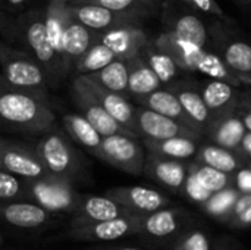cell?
Here are the masks:
<instances>
[{
    "instance_id": "cell-1",
    "label": "cell",
    "mask_w": 251,
    "mask_h": 250,
    "mask_svg": "<svg viewBox=\"0 0 251 250\" xmlns=\"http://www.w3.org/2000/svg\"><path fill=\"white\" fill-rule=\"evenodd\" d=\"M56 115L49 97L18 88L0 78V130L41 136L54 125Z\"/></svg>"
},
{
    "instance_id": "cell-2",
    "label": "cell",
    "mask_w": 251,
    "mask_h": 250,
    "mask_svg": "<svg viewBox=\"0 0 251 250\" xmlns=\"http://www.w3.org/2000/svg\"><path fill=\"white\" fill-rule=\"evenodd\" d=\"M153 41L159 49L172 56L181 71L200 72L209 78L224 80L237 87L243 85L241 81L222 62V59L206 47H200L188 40L179 38L169 31L162 32Z\"/></svg>"
},
{
    "instance_id": "cell-3",
    "label": "cell",
    "mask_w": 251,
    "mask_h": 250,
    "mask_svg": "<svg viewBox=\"0 0 251 250\" xmlns=\"http://www.w3.org/2000/svg\"><path fill=\"white\" fill-rule=\"evenodd\" d=\"M15 27L16 38L24 41L25 47L28 49V53L44 69L49 84L56 87L65 75L47 38L44 24V7L31 9L26 13H22L15 22Z\"/></svg>"
},
{
    "instance_id": "cell-4",
    "label": "cell",
    "mask_w": 251,
    "mask_h": 250,
    "mask_svg": "<svg viewBox=\"0 0 251 250\" xmlns=\"http://www.w3.org/2000/svg\"><path fill=\"white\" fill-rule=\"evenodd\" d=\"M34 152L40 158L46 171L51 175L66 178L75 184L84 172L85 165L82 156L68 137L53 127L41 134L34 146Z\"/></svg>"
},
{
    "instance_id": "cell-5",
    "label": "cell",
    "mask_w": 251,
    "mask_h": 250,
    "mask_svg": "<svg viewBox=\"0 0 251 250\" xmlns=\"http://www.w3.org/2000/svg\"><path fill=\"white\" fill-rule=\"evenodd\" d=\"M25 200L32 202L44 211L56 214H74L79 205L81 193L74 187V183L47 174L40 178L22 180Z\"/></svg>"
},
{
    "instance_id": "cell-6",
    "label": "cell",
    "mask_w": 251,
    "mask_h": 250,
    "mask_svg": "<svg viewBox=\"0 0 251 250\" xmlns=\"http://www.w3.org/2000/svg\"><path fill=\"white\" fill-rule=\"evenodd\" d=\"M0 66L4 81L10 85L49 97V80L41 65L25 50L0 43Z\"/></svg>"
},
{
    "instance_id": "cell-7",
    "label": "cell",
    "mask_w": 251,
    "mask_h": 250,
    "mask_svg": "<svg viewBox=\"0 0 251 250\" xmlns=\"http://www.w3.org/2000/svg\"><path fill=\"white\" fill-rule=\"evenodd\" d=\"M216 55L228 69L241 81L243 85L251 84V47L240 35L234 34L226 25L216 21L209 28Z\"/></svg>"
},
{
    "instance_id": "cell-8",
    "label": "cell",
    "mask_w": 251,
    "mask_h": 250,
    "mask_svg": "<svg viewBox=\"0 0 251 250\" xmlns=\"http://www.w3.org/2000/svg\"><path fill=\"white\" fill-rule=\"evenodd\" d=\"M97 158L124 172L141 175L146 161V150L135 137L113 134L101 139Z\"/></svg>"
},
{
    "instance_id": "cell-9",
    "label": "cell",
    "mask_w": 251,
    "mask_h": 250,
    "mask_svg": "<svg viewBox=\"0 0 251 250\" xmlns=\"http://www.w3.org/2000/svg\"><path fill=\"white\" fill-rule=\"evenodd\" d=\"M71 13L85 27L96 31H106L118 27H143L146 13L134 10H112L97 4L68 3Z\"/></svg>"
},
{
    "instance_id": "cell-10",
    "label": "cell",
    "mask_w": 251,
    "mask_h": 250,
    "mask_svg": "<svg viewBox=\"0 0 251 250\" xmlns=\"http://www.w3.org/2000/svg\"><path fill=\"white\" fill-rule=\"evenodd\" d=\"M72 96H74L76 106L81 111V115L99 131L101 137L113 136V134H124V136L134 137L128 130H125L121 124H118L106 112V109L100 105V102L94 97V94L85 85L81 75H75L72 81Z\"/></svg>"
},
{
    "instance_id": "cell-11",
    "label": "cell",
    "mask_w": 251,
    "mask_h": 250,
    "mask_svg": "<svg viewBox=\"0 0 251 250\" xmlns=\"http://www.w3.org/2000/svg\"><path fill=\"white\" fill-rule=\"evenodd\" d=\"M138 231L140 215L132 214L109 221H100L71 228L68 237L75 242H115L128 236L138 234Z\"/></svg>"
},
{
    "instance_id": "cell-12",
    "label": "cell",
    "mask_w": 251,
    "mask_h": 250,
    "mask_svg": "<svg viewBox=\"0 0 251 250\" xmlns=\"http://www.w3.org/2000/svg\"><path fill=\"white\" fill-rule=\"evenodd\" d=\"M190 222V215L179 208H162L150 214L140 215L138 234L156 240L172 242Z\"/></svg>"
},
{
    "instance_id": "cell-13",
    "label": "cell",
    "mask_w": 251,
    "mask_h": 250,
    "mask_svg": "<svg viewBox=\"0 0 251 250\" xmlns=\"http://www.w3.org/2000/svg\"><path fill=\"white\" fill-rule=\"evenodd\" d=\"M135 124H137L138 137H143V139L160 140V139H168V137L184 136V137L201 140V137L204 136L200 131L182 122L171 119L165 115H160L143 106L135 108Z\"/></svg>"
},
{
    "instance_id": "cell-14",
    "label": "cell",
    "mask_w": 251,
    "mask_h": 250,
    "mask_svg": "<svg viewBox=\"0 0 251 250\" xmlns=\"http://www.w3.org/2000/svg\"><path fill=\"white\" fill-rule=\"evenodd\" d=\"M0 171H6L22 180L40 178L49 174L34 149L9 140H6L0 155Z\"/></svg>"
},
{
    "instance_id": "cell-15",
    "label": "cell",
    "mask_w": 251,
    "mask_h": 250,
    "mask_svg": "<svg viewBox=\"0 0 251 250\" xmlns=\"http://www.w3.org/2000/svg\"><path fill=\"white\" fill-rule=\"evenodd\" d=\"M107 197L113 199L132 214H150L157 209L171 206V199L150 187L144 186H128V187H113L106 192Z\"/></svg>"
},
{
    "instance_id": "cell-16",
    "label": "cell",
    "mask_w": 251,
    "mask_h": 250,
    "mask_svg": "<svg viewBox=\"0 0 251 250\" xmlns=\"http://www.w3.org/2000/svg\"><path fill=\"white\" fill-rule=\"evenodd\" d=\"M54 215L28 200H0V222L21 230H40L53 224Z\"/></svg>"
},
{
    "instance_id": "cell-17",
    "label": "cell",
    "mask_w": 251,
    "mask_h": 250,
    "mask_svg": "<svg viewBox=\"0 0 251 250\" xmlns=\"http://www.w3.org/2000/svg\"><path fill=\"white\" fill-rule=\"evenodd\" d=\"M72 215L74 217L71 220V228H75L93 222L109 221L119 217L132 215V212L107 196L81 194L79 205Z\"/></svg>"
},
{
    "instance_id": "cell-18",
    "label": "cell",
    "mask_w": 251,
    "mask_h": 250,
    "mask_svg": "<svg viewBox=\"0 0 251 250\" xmlns=\"http://www.w3.org/2000/svg\"><path fill=\"white\" fill-rule=\"evenodd\" d=\"M81 78L84 80V83L90 88V91L94 94V97L100 102V105L106 109V112L118 124H121L125 130H128L134 137H138L137 124H135V108L137 106H134L129 102V97H126L121 93L110 91V90L99 85L87 75H81Z\"/></svg>"
},
{
    "instance_id": "cell-19",
    "label": "cell",
    "mask_w": 251,
    "mask_h": 250,
    "mask_svg": "<svg viewBox=\"0 0 251 250\" xmlns=\"http://www.w3.org/2000/svg\"><path fill=\"white\" fill-rule=\"evenodd\" d=\"M197 85L212 119L234 112L243 94V91L237 85L216 78L200 81L197 83Z\"/></svg>"
},
{
    "instance_id": "cell-20",
    "label": "cell",
    "mask_w": 251,
    "mask_h": 250,
    "mask_svg": "<svg viewBox=\"0 0 251 250\" xmlns=\"http://www.w3.org/2000/svg\"><path fill=\"white\" fill-rule=\"evenodd\" d=\"M188 171V164L185 161L163 158L150 152H146V161L143 174L156 183L165 186L172 192H181Z\"/></svg>"
},
{
    "instance_id": "cell-21",
    "label": "cell",
    "mask_w": 251,
    "mask_h": 250,
    "mask_svg": "<svg viewBox=\"0 0 251 250\" xmlns=\"http://www.w3.org/2000/svg\"><path fill=\"white\" fill-rule=\"evenodd\" d=\"M99 40L106 44L118 59L128 60L140 55L149 41V35L143 27H118L101 31Z\"/></svg>"
},
{
    "instance_id": "cell-22",
    "label": "cell",
    "mask_w": 251,
    "mask_h": 250,
    "mask_svg": "<svg viewBox=\"0 0 251 250\" xmlns=\"http://www.w3.org/2000/svg\"><path fill=\"white\" fill-rule=\"evenodd\" d=\"M100 32L101 31H96L93 28L85 27L69 10L68 18H66V24H65V38H63L66 74L72 72V68H74L75 62L79 59V56L94 41H97L100 38Z\"/></svg>"
},
{
    "instance_id": "cell-23",
    "label": "cell",
    "mask_w": 251,
    "mask_h": 250,
    "mask_svg": "<svg viewBox=\"0 0 251 250\" xmlns=\"http://www.w3.org/2000/svg\"><path fill=\"white\" fill-rule=\"evenodd\" d=\"M169 90L176 96L179 100L182 109L190 116V119L196 124V127L206 134V130L212 121L210 113L201 99V94L199 91L197 83L193 81H176L169 84Z\"/></svg>"
},
{
    "instance_id": "cell-24",
    "label": "cell",
    "mask_w": 251,
    "mask_h": 250,
    "mask_svg": "<svg viewBox=\"0 0 251 250\" xmlns=\"http://www.w3.org/2000/svg\"><path fill=\"white\" fill-rule=\"evenodd\" d=\"M69 9L68 3L62 1H50L44 7V24H46V32L49 43L53 49V53L60 63L62 72L66 77V66H65V24L68 18Z\"/></svg>"
},
{
    "instance_id": "cell-25",
    "label": "cell",
    "mask_w": 251,
    "mask_h": 250,
    "mask_svg": "<svg viewBox=\"0 0 251 250\" xmlns=\"http://www.w3.org/2000/svg\"><path fill=\"white\" fill-rule=\"evenodd\" d=\"M134 100L137 102L138 106L147 108L153 112H157L160 115H165L171 119H175L178 122H182L197 131H200L196 124L190 119V116L185 113V111L182 109L179 100L176 99V96L169 90V88H157L151 93H147L144 96H137L134 97ZM201 133V131H200ZM203 134V133H201Z\"/></svg>"
},
{
    "instance_id": "cell-26",
    "label": "cell",
    "mask_w": 251,
    "mask_h": 250,
    "mask_svg": "<svg viewBox=\"0 0 251 250\" xmlns=\"http://www.w3.org/2000/svg\"><path fill=\"white\" fill-rule=\"evenodd\" d=\"M244 133L246 128L235 112H229L212 119L206 130V136L210 139L212 143L229 150H235Z\"/></svg>"
},
{
    "instance_id": "cell-27",
    "label": "cell",
    "mask_w": 251,
    "mask_h": 250,
    "mask_svg": "<svg viewBox=\"0 0 251 250\" xmlns=\"http://www.w3.org/2000/svg\"><path fill=\"white\" fill-rule=\"evenodd\" d=\"M200 141L201 140L184 137V136L168 137V139H160V140L143 139L146 152H150L163 158L178 159V161H187L190 158H194Z\"/></svg>"
},
{
    "instance_id": "cell-28",
    "label": "cell",
    "mask_w": 251,
    "mask_h": 250,
    "mask_svg": "<svg viewBox=\"0 0 251 250\" xmlns=\"http://www.w3.org/2000/svg\"><path fill=\"white\" fill-rule=\"evenodd\" d=\"M166 31L172 32L174 35L188 40L200 47L209 46L210 35L209 29L204 25V22L191 12H181L169 18V22L166 24Z\"/></svg>"
},
{
    "instance_id": "cell-29",
    "label": "cell",
    "mask_w": 251,
    "mask_h": 250,
    "mask_svg": "<svg viewBox=\"0 0 251 250\" xmlns=\"http://www.w3.org/2000/svg\"><path fill=\"white\" fill-rule=\"evenodd\" d=\"M128 66V97L134 99L137 96H144L160 88L163 84L147 65V62L140 56H134L126 60Z\"/></svg>"
},
{
    "instance_id": "cell-30",
    "label": "cell",
    "mask_w": 251,
    "mask_h": 250,
    "mask_svg": "<svg viewBox=\"0 0 251 250\" xmlns=\"http://www.w3.org/2000/svg\"><path fill=\"white\" fill-rule=\"evenodd\" d=\"M194 158L197 162L207 165V167H212V168L219 169V171L226 172V174H234L237 169L247 165L243 162V159L234 150L225 149V147L215 144V143L199 144Z\"/></svg>"
},
{
    "instance_id": "cell-31",
    "label": "cell",
    "mask_w": 251,
    "mask_h": 250,
    "mask_svg": "<svg viewBox=\"0 0 251 250\" xmlns=\"http://www.w3.org/2000/svg\"><path fill=\"white\" fill-rule=\"evenodd\" d=\"M63 125H65L66 133L71 136V139L74 141L81 144L84 149H87L91 155H94L97 158L103 137L81 113L65 115Z\"/></svg>"
},
{
    "instance_id": "cell-32",
    "label": "cell",
    "mask_w": 251,
    "mask_h": 250,
    "mask_svg": "<svg viewBox=\"0 0 251 250\" xmlns=\"http://www.w3.org/2000/svg\"><path fill=\"white\" fill-rule=\"evenodd\" d=\"M140 56L147 62V65L153 69V72L157 75L163 85H169L171 83H174V80L181 72V68L176 65L172 56L168 55L165 50L159 49L154 41L149 40L140 52Z\"/></svg>"
},
{
    "instance_id": "cell-33",
    "label": "cell",
    "mask_w": 251,
    "mask_h": 250,
    "mask_svg": "<svg viewBox=\"0 0 251 250\" xmlns=\"http://www.w3.org/2000/svg\"><path fill=\"white\" fill-rule=\"evenodd\" d=\"M87 77L99 85L128 97V66L125 59L116 57L101 69L88 74Z\"/></svg>"
},
{
    "instance_id": "cell-34",
    "label": "cell",
    "mask_w": 251,
    "mask_h": 250,
    "mask_svg": "<svg viewBox=\"0 0 251 250\" xmlns=\"http://www.w3.org/2000/svg\"><path fill=\"white\" fill-rule=\"evenodd\" d=\"M115 59L116 56L113 55V52L100 40H97L79 56L72 68V72L76 75H88L101 69Z\"/></svg>"
},
{
    "instance_id": "cell-35",
    "label": "cell",
    "mask_w": 251,
    "mask_h": 250,
    "mask_svg": "<svg viewBox=\"0 0 251 250\" xmlns=\"http://www.w3.org/2000/svg\"><path fill=\"white\" fill-rule=\"evenodd\" d=\"M238 197H240V193L232 186H229L224 190L212 193V196L200 206L204 209V212L209 217H212L221 222H228L232 208Z\"/></svg>"
},
{
    "instance_id": "cell-36",
    "label": "cell",
    "mask_w": 251,
    "mask_h": 250,
    "mask_svg": "<svg viewBox=\"0 0 251 250\" xmlns=\"http://www.w3.org/2000/svg\"><path fill=\"white\" fill-rule=\"evenodd\" d=\"M188 168L193 171L197 181L210 193H216L219 190H224V189L232 186V174L222 172L212 167L203 165L197 161L188 164Z\"/></svg>"
},
{
    "instance_id": "cell-37",
    "label": "cell",
    "mask_w": 251,
    "mask_h": 250,
    "mask_svg": "<svg viewBox=\"0 0 251 250\" xmlns=\"http://www.w3.org/2000/svg\"><path fill=\"white\" fill-rule=\"evenodd\" d=\"M160 0H71L69 3L97 4L112 10H134L150 15V12L159 4Z\"/></svg>"
},
{
    "instance_id": "cell-38",
    "label": "cell",
    "mask_w": 251,
    "mask_h": 250,
    "mask_svg": "<svg viewBox=\"0 0 251 250\" xmlns=\"http://www.w3.org/2000/svg\"><path fill=\"white\" fill-rule=\"evenodd\" d=\"M174 250H210V240L201 228H184L172 242Z\"/></svg>"
},
{
    "instance_id": "cell-39",
    "label": "cell",
    "mask_w": 251,
    "mask_h": 250,
    "mask_svg": "<svg viewBox=\"0 0 251 250\" xmlns=\"http://www.w3.org/2000/svg\"><path fill=\"white\" fill-rule=\"evenodd\" d=\"M251 224V194H240L228 220V225L232 230L244 231Z\"/></svg>"
},
{
    "instance_id": "cell-40",
    "label": "cell",
    "mask_w": 251,
    "mask_h": 250,
    "mask_svg": "<svg viewBox=\"0 0 251 250\" xmlns=\"http://www.w3.org/2000/svg\"><path fill=\"white\" fill-rule=\"evenodd\" d=\"M0 200H25L22 178L0 171Z\"/></svg>"
},
{
    "instance_id": "cell-41",
    "label": "cell",
    "mask_w": 251,
    "mask_h": 250,
    "mask_svg": "<svg viewBox=\"0 0 251 250\" xmlns=\"http://www.w3.org/2000/svg\"><path fill=\"white\" fill-rule=\"evenodd\" d=\"M191 202L197 203V205H203L210 196L212 193L207 192L196 178V175L193 174V171L188 168L187 171V177H185V181H184V186H182V190H181Z\"/></svg>"
},
{
    "instance_id": "cell-42",
    "label": "cell",
    "mask_w": 251,
    "mask_h": 250,
    "mask_svg": "<svg viewBox=\"0 0 251 250\" xmlns=\"http://www.w3.org/2000/svg\"><path fill=\"white\" fill-rule=\"evenodd\" d=\"M184 4H187L188 7L194 9V10H200L213 16H218L224 21H228V18L225 16L222 7L219 6V3L216 0H179Z\"/></svg>"
},
{
    "instance_id": "cell-43",
    "label": "cell",
    "mask_w": 251,
    "mask_h": 250,
    "mask_svg": "<svg viewBox=\"0 0 251 250\" xmlns=\"http://www.w3.org/2000/svg\"><path fill=\"white\" fill-rule=\"evenodd\" d=\"M232 187L240 194H251L250 165H244L232 174Z\"/></svg>"
},
{
    "instance_id": "cell-44",
    "label": "cell",
    "mask_w": 251,
    "mask_h": 250,
    "mask_svg": "<svg viewBox=\"0 0 251 250\" xmlns=\"http://www.w3.org/2000/svg\"><path fill=\"white\" fill-rule=\"evenodd\" d=\"M235 115L243 122L246 131H251V102L249 91H243L238 105L235 106Z\"/></svg>"
},
{
    "instance_id": "cell-45",
    "label": "cell",
    "mask_w": 251,
    "mask_h": 250,
    "mask_svg": "<svg viewBox=\"0 0 251 250\" xmlns=\"http://www.w3.org/2000/svg\"><path fill=\"white\" fill-rule=\"evenodd\" d=\"M241 159H243V162L244 164H247V165H250L251 162V131H246L244 133V136L241 137V140H240V143H238V146L235 147V150H234Z\"/></svg>"
},
{
    "instance_id": "cell-46",
    "label": "cell",
    "mask_w": 251,
    "mask_h": 250,
    "mask_svg": "<svg viewBox=\"0 0 251 250\" xmlns=\"http://www.w3.org/2000/svg\"><path fill=\"white\" fill-rule=\"evenodd\" d=\"M0 34L6 35V37H12V35H16V27L13 22L9 21V18L0 12ZM0 43H3L0 40ZM6 43V41H4Z\"/></svg>"
},
{
    "instance_id": "cell-47",
    "label": "cell",
    "mask_w": 251,
    "mask_h": 250,
    "mask_svg": "<svg viewBox=\"0 0 251 250\" xmlns=\"http://www.w3.org/2000/svg\"><path fill=\"white\" fill-rule=\"evenodd\" d=\"M29 0H0V7L9 10V12H16L22 9Z\"/></svg>"
},
{
    "instance_id": "cell-48",
    "label": "cell",
    "mask_w": 251,
    "mask_h": 250,
    "mask_svg": "<svg viewBox=\"0 0 251 250\" xmlns=\"http://www.w3.org/2000/svg\"><path fill=\"white\" fill-rule=\"evenodd\" d=\"M97 250H146V249H140V248H129V246H116V248H104V249H97Z\"/></svg>"
},
{
    "instance_id": "cell-49",
    "label": "cell",
    "mask_w": 251,
    "mask_h": 250,
    "mask_svg": "<svg viewBox=\"0 0 251 250\" xmlns=\"http://www.w3.org/2000/svg\"><path fill=\"white\" fill-rule=\"evenodd\" d=\"M4 143H6V140L0 137V155H1V150H3V147H4Z\"/></svg>"
},
{
    "instance_id": "cell-50",
    "label": "cell",
    "mask_w": 251,
    "mask_h": 250,
    "mask_svg": "<svg viewBox=\"0 0 251 250\" xmlns=\"http://www.w3.org/2000/svg\"><path fill=\"white\" fill-rule=\"evenodd\" d=\"M50 1H62V3H69L71 0H47V3H50Z\"/></svg>"
},
{
    "instance_id": "cell-51",
    "label": "cell",
    "mask_w": 251,
    "mask_h": 250,
    "mask_svg": "<svg viewBox=\"0 0 251 250\" xmlns=\"http://www.w3.org/2000/svg\"><path fill=\"white\" fill-rule=\"evenodd\" d=\"M0 243H3V237H1V234H0Z\"/></svg>"
},
{
    "instance_id": "cell-52",
    "label": "cell",
    "mask_w": 251,
    "mask_h": 250,
    "mask_svg": "<svg viewBox=\"0 0 251 250\" xmlns=\"http://www.w3.org/2000/svg\"><path fill=\"white\" fill-rule=\"evenodd\" d=\"M244 3H250V0H243Z\"/></svg>"
},
{
    "instance_id": "cell-53",
    "label": "cell",
    "mask_w": 251,
    "mask_h": 250,
    "mask_svg": "<svg viewBox=\"0 0 251 250\" xmlns=\"http://www.w3.org/2000/svg\"><path fill=\"white\" fill-rule=\"evenodd\" d=\"M0 78H1V74H0Z\"/></svg>"
},
{
    "instance_id": "cell-54",
    "label": "cell",
    "mask_w": 251,
    "mask_h": 250,
    "mask_svg": "<svg viewBox=\"0 0 251 250\" xmlns=\"http://www.w3.org/2000/svg\"><path fill=\"white\" fill-rule=\"evenodd\" d=\"M0 245H1V243H0Z\"/></svg>"
}]
</instances>
